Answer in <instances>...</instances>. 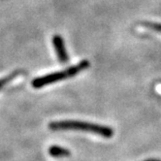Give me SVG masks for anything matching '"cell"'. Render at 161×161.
Wrapping results in <instances>:
<instances>
[{"instance_id": "4", "label": "cell", "mask_w": 161, "mask_h": 161, "mask_svg": "<svg viewBox=\"0 0 161 161\" xmlns=\"http://www.w3.org/2000/svg\"><path fill=\"white\" fill-rule=\"evenodd\" d=\"M49 153L50 155L53 157H63L70 155V152L66 148H63L58 146H53L49 148Z\"/></svg>"}, {"instance_id": "6", "label": "cell", "mask_w": 161, "mask_h": 161, "mask_svg": "<svg viewBox=\"0 0 161 161\" xmlns=\"http://www.w3.org/2000/svg\"><path fill=\"white\" fill-rule=\"evenodd\" d=\"M146 27L149 28V29H153L154 31L160 32L161 33V24H155V22H147L145 24Z\"/></svg>"}, {"instance_id": "1", "label": "cell", "mask_w": 161, "mask_h": 161, "mask_svg": "<svg viewBox=\"0 0 161 161\" xmlns=\"http://www.w3.org/2000/svg\"><path fill=\"white\" fill-rule=\"evenodd\" d=\"M49 127L51 130H78L94 133L104 138H112L114 131L109 126L99 125L95 123H89L85 121L77 120H62V121H53L50 123Z\"/></svg>"}, {"instance_id": "2", "label": "cell", "mask_w": 161, "mask_h": 161, "mask_svg": "<svg viewBox=\"0 0 161 161\" xmlns=\"http://www.w3.org/2000/svg\"><path fill=\"white\" fill-rule=\"evenodd\" d=\"M89 67V62L87 60H83L80 63L67 68L63 71H59V72H55V73H52L46 76H42L39 78H36L32 80V86L35 88H41L45 86H48L56 82H59V80H65V79H69L72 78L76 75H78L80 72H82L86 69H87Z\"/></svg>"}, {"instance_id": "5", "label": "cell", "mask_w": 161, "mask_h": 161, "mask_svg": "<svg viewBox=\"0 0 161 161\" xmlns=\"http://www.w3.org/2000/svg\"><path fill=\"white\" fill-rule=\"evenodd\" d=\"M18 74H19V73L16 72V73H13V74L9 75L8 77H5V78H3V79H0V89H1L5 85H7L8 83H10L13 79H15V78L18 76Z\"/></svg>"}, {"instance_id": "3", "label": "cell", "mask_w": 161, "mask_h": 161, "mask_svg": "<svg viewBox=\"0 0 161 161\" xmlns=\"http://www.w3.org/2000/svg\"><path fill=\"white\" fill-rule=\"evenodd\" d=\"M53 44L54 46V49H55L57 57H58V60L62 63L67 62L69 57H68V53L65 49L63 38L59 35H54L53 37Z\"/></svg>"}]
</instances>
